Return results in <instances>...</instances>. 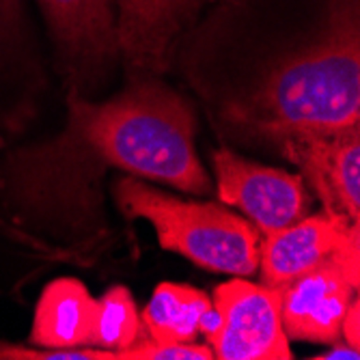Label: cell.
Listing matches in <instances>:
<instances>
[{
  "label": "cell",
  "instance_id": "cell-14",
  "mask_svg": "<svg viewBox=\"0 0 360 360\" xmlns=\"http://www.w3.org/2000/svg\"><path fill=\"white\" fill-rule=\"evenodd\" d=\"M141 326L132 293L123 285H115L97 300L91 347L119 354L141 341Z\"/></svg>",
  "mask_w": 360,
  "mask_h": 360
},
{
  "label": "cell",
  "instance_id": "cell-5",
  "mask_svg": "<svg viewBox=\"0 0 360 360\" xmlns=\"http://www.w3.org/2000/svg\"><path fill=\"white\" fill-rule=\"evenodd\" d=\"M283 289L238 276L214 291L216 323L205 339L218 360H289L281 317Z\"/></svg>",
  "mask_w": 360,
  "mask_h": 360
},
{
  "label": "cell",
  "instance_id": "cell-16",
  "mask_svg": "<svg viewBox=\"0 0 360 360\" xmlns=\"http://www.w3.org/2000/svg\"><path fill=\"white\" fill-rule=\"evenodd\" d=\"M0 360H117V354L97 347L44 349V347H24V345L0 341Z\"/></svg>",
  "mask_w": 360,
  "mask_h": 360
},
{
  "label": "cell",
  "instance_id": "cell-13",
  "mask_svg": "<svg viewBox=\"0 0 360 360\" xmlns=\"http://www.w3.org/2000/svg\"><path fill=\"white\" fill-rule=\"evenodd\" d=\"M39 39L26 0H0V97L39 74Z\"/></svg>",
  "mask_w": 360,
  "mask_h": 360
},
{
  "label": "cell",
  "instance_id": "cell-8",
  "mask_svg": "<svg viewBox=\"0 0 360 360\" xmlns=\"http://www.w3.org/2000/svg\"><path fill=\"white\" fill-rule=\"evenodd\" d=\"M360 125L337 132L296 134L281 141L278 151L302 171L323 212L360 222Z\"/></svg>",
  "mask_w": 360,
  "mask_h": 360
},
{
  "label": "cell",
  "instance_id": "cell-3",
  "mask_svg": "<svg viewBox=\"0 0 360 360\" xmlns=\"http://www.w3.org/2000/svg\"><path fill=\"white\" fill-rule=\"evenodd\" d=\"M115 201L129 218L153 224L165 250H177L212 272L250 276L259 270V229L224 203L175 199L136 175L115 179Z\"/></svg>",
  "mask_w": 360,
  "mask_h": 360
},
{
  "label": "cell",
  "instance_id": "cell-7",
  "mask_svg": "<svg viewBox=\"0 0 360 360\" xmlns=\"http://www.w3.org/2000/svg\"><path fill=\"white\" fill-rule=\"evenodd\" d=\"M218 199L244 212L259 233L272 236L309 216L311 199L302 175L261 167L229 149L214 153Z\"/></svg>",
  "mask_w": 360,
  "mask_h": 360
},
{
  "label": "cell",
  "instance_id": "cell-4",
  "mask_svg": "<svg viewBox=\"0 0 360 360\" xmlns=\"http://www.w3.org/2000/svg\"><path fill=\"white\" fill-rule=\"evenodd\" d=\"M37 7L68 89L95 91L121 60L117 0H37Z\"/></svg>",
  "mask_w": 360,
  "mask_h": 360
},
{
  "label": "cell",
  "instance_id": "cell-15",
  "mask_svg": "<svg viewBox=\"0 0 360 360\" xmlns=\"http://www.w3.org/2000/svg\"><path fill=\"white\" fill-rule=\"evenodd\" d=\"M117 360H214V352L210 345L141 339L132 347L119 352Z\"/></svg>",
  "mask_w": 360,
  "mask_h": 360
},
{
  "label": "cell",
  "instance_id": "cell-1",
  "mask_svg": "<svg viewBox=\"0 0 360 360\" xmlns=\"http://www.w3.org/2000/svg\"><path fill=\"white\" fill-rule=\"evenodd\" d=\"M192 68L248 80L224 121L278 145L360 125L358 0H218L196 24Z\"/></svg>",
  "mask_w": 360,
  "mask_h": 360
},
{
  "label": "cell",
  "instance_id": "cell-17",
  "mask_svg": "<svg viewBox=\"0 0 360 360\" xmlns=\"http://www.w3.org/2000/svg\"><path fill=\"white\" fill-rule=\"evenodd\" d=\"M341 339H345V343L349 347L360 349V302L356 296L349 302L345 317L341 321Z\"/></svg>",
  "mask_w": 360,
  "mask_h": 360
},
{
  "label": "cell",
  "instance_id": "cell-12",
  "mask_svg": "<svg viewBox=\"0 0 360 360\" xmlns=\"http://www.w3.org/2000/svg\"><path fill=\"white\" fill-rule=\"evenodd\" d=\"M210 309L212 300L205 291L181 283H160L143 313V323L153 341L194 343Z\"/></svg>",
  "mask_w": 360,
  "mask_h": 360
},
{
  "label": "cell",
  "instance_id": "cell-18",
  "mask_svg": "<svg viewBox=\"0 0 360 360\" xmlns=\"http://www.w3.org/2000/svg\"><path fill=\"white\" fill-rule=\"evenodd\" d=\"M335 347L328 349V352H323L319 356H315L317 360H339V358H347V360H358L360 358V349H354L349 347L347 343H333Z\"/></svg>",
  "mask_w": 360,
  "mask_h": 360
},
{
  "label": "cell",
  "instance_id": "cell-9",
  "mask_svg": "<svg viewBox=\"0 0 360 360\" xmlns=\"http://www.w3.org/2000/svg\"><path fill=\"white\" fill-rule=\"evenodd\" d=\"M356 293L358 289L328 257L283 287L281 317L285 335L296 341L339 343L341 321Z\"/></svg>",
  "mask_w": 360,
  "mask_h": 360
},
{
  "label": "cell",
  "instance_id": "cell-11",
  "mask_svg": "<svg viewBox=\"0 0 360 360\" xmlns=\"http://www.w3.org/2000/svg\"><path fill=\"white\" fill-rule=\"evenodd\" d=\"M97 300L78 278H56L46 285L35 307L30 345L44 349L91 347Z\"/></svg>",
  "mask_w": 360,
  "mask_h": 360
},
{
  "label": "cell",
  "instance_id": "cell-6",
  "mask_svg": "<svg viewBox=\"0 0 360 360\" xmlns=\"http://www.w3.org/2000/svg\"><path fill=\"white\" fill-rule=\"evenodd\" d=\"M218 0H117L119 54L129 76H162L179 41Z\"/></svg>",
  "mask_w": 360,
  "mask_h": 360
},
{
  "label": "cell",
  "instance_id": "cell-2",
  "mask_svg": "<svg viewBox=\"0 0 360 360\" xmlns=\"http://www.w3.org/2000/svg\"><path fill=\"white\" fill-rule=\"evenodd\" d=\"M194 132L190 102L158 76H129L108 102H89L70 91L63 132L7 158L11 207L32 224L86 240L106 231L102 177L110 169L207 194L212 184L196 155Z\"/></svg>",
  "mask_w": 360,
  "mask_h": 360
},
{
  "label": "cell",
  "instance_id": "cell-10",
  "mask_svg": "<svg viewBox=\"0 0 360 360\" xmlns=\"http://www.w3.org/2000/svg\"><path fill=\"white\" fill-rule=\"evenodd\" d=\"M354 224L360 222L319 212L304 216L283 231L264 236L259 242L261 283L283 289L293 278L313 270L341 246Z\"/></svg>",
  "mask_w": 360,
  "mask_h": 360
}]
</instances>
